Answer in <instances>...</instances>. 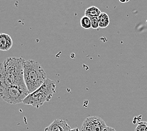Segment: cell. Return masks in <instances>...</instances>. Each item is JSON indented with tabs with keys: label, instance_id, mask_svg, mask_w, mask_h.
Returning a JSON list of instances; mask_svg holds the SVG:
<instances>
[{
	"label": "cell",
	"instance_id": "1",
	"mask_svg": "<svg viewBox=\"0 0 147 131\" xmlns=\"http://www.w3.org/2000/svg\"><path fill=\"white\" fill-rule=\"evenodd\" d=\"M25 61L22 57H10L0 63V87L13 85L26 86L24 81Z\"/></svg>",
	"mask_w": 147,
	"mask_h": 131
},
{
	"label": "cell",
	"instance_id": "6",
	"mask_svg": "<svg viewBox=\"0 0 147 131\" xmlns=\"http://www.w3.org/2000/svg\"><path fill=\"white\" fill-rule=\"evenodd\" d=\"M71 129V127L65 120L55 119L46 127L44 131H69Z\"/></svg>",
	"mask_w": 147,
	"mask_h": 131
},
{
	"label": "cell",
	"instance_id": "12",
	"mask_svg": "<svg viewBox=\"0 0 147 131\" xmlns=\"http://www.w3.org/2000/svg\"><path fill=\"white\" fill-rule=\"evenodd\" d=\"M90 19H91V28H92L93 29H98L99 27L98 17H93Z\"/></svg>",
	"mask_w": 147,
	"mask_h": 131
},
{
	"label": "cell",
	"instance_id": "8",
	"mask_svg": "<svg viewBox=\"0 0 147 131\" xmlns=\"http://www.w3.org/2000/svg\"><path fill=\"white\" fill-rule=\"evenodd\" d=\"M101 11L100 10L96 7V6H91L88 8H87L85 10L84 15L86 16H88L89 18H93V17H98V16L101 15Z\"/></svg>",
	"mask_w": 147,
	"mask_h": 131
},
{
	"label": "cell",
	"instance_id": "11",
	"mask_svg": "<svg viewBox=\"0 0 147 131\" xmlns=\"http://www.w3.org/2000/svg\"><path fill=\"white\" fill-rule=\"evenodd\" d=\"M135 131H147V122H141L136 126Z\"/></svg>",
	"mask_w": 147,
	"mask_h": 131
},
{
	"label": "cell",
	"instance_id": "7",
	"mask_svg": "<svg viewBox=\"0 0 147 131\" xmlns=\"http://www.w3.org/2000/svg\"><path fill=\"white\" fill-rule=\"evenodd\" d=\"M13 44L11 36L6 33H0V50L8 51Z\"/></svg>",
	"mask_w": 147,
	"mask_h": 131
},
{
	"label": "cell",
	"instance_id": "4",
	"mask_svg": "<svg viewBox=\"0 0 147 131\" xmlns=\"http://www.w3.org/2000/svg\"><path fill=\"white\" fill-rule=\"evenodd\" d=\"M28 95L26 86L13 85L0 87V97L11 105L23 103Z\"/></svg>",
	"mask_w": 147,
	"mask_h": 131
},
{
	"label": "cell",
	"instance_id": "3",
	"mask_svg": "<svg viewBox=\"0 0 147 131\" xmlns=\"http://www.w3.org/2000/svg\"><path fill=\"white\" fill-rule=\"evenodd\" d=\"M55 83L47 78L43 85L34 92L29 94L23 101L25 105H31L35 108H40L47 102H49L55 93Z\"/></svg>",
	"mask_w": 147,
	"mask_h": 131
},
{
	"label": "cell",
	"instance_id": "14",
	"mask_svg": "<svg viewBox=\"0 0 147 131\" xmlns=\"http://www.w3.org/2000/svg\"><path fill=\"white\" fill-rule=\"evenodd\" d=\"M69 131H80V130L79 128H78V127H76V128H74V129H71Z\"/></svg>",
	"mask_w": 147,
	"mask_h": 131
},
{
	"label": "cell",
	"instance_id": "9",
	"mask_svg": "<svg viewBox=\"0 0 147 131\" xmlns=\"http://www.w3.org/2000/svg\"><path fill=\"white\" fill-rule=\"evenodd\" d=\"M98 20L99 27L101 29H105L108 26L110 22L109 16L106 13H101V15L98 16Z\"/></svg>",
	"mask_w": 147,
	"mask_h": 131
},
{
	"label": "cell",
	"instance_id": "10",
	"mask_svg": "<svg viewBox=\"0 0 147 131\" xmlns=\"http://www.w3.org/2000/svg\"><path fill=\"white\" fill-rule=\"evenodd\" d=\"M80 23H81L82 27L85 29H89L91 28V19L88 16H86L85 15L82 16V18L81 19V21H80Z\"/></svg>",
	"mask_w": 147,
	"mask_h": 131
},
{
	"label": "cell",
	"instance_id": "2",
	"mask_svg": "<svg viewBox=\"0 0 147 131\" xmlns=\"http://www.w3.org/2000/svg\"><path fill=\"white\" fill-rule=\"evenodd\" d=\"M46 79V73L37 61L34 60H25L24 81L29 94L38 89Z\"/></svg>",
	"mask_w": 147,
	"mask_h": 131
},
{
	"label": "cell",
	"instance_id": "5",
	"mask_svg": "<svg viewBox=\"0 0 147 131\" xmlns=\"http://www.w3.org/2000/svg\"><path fill=\"white\" fill-rule=\"evenodd\" d=\"M106 127L105 120L101 117L91 116L83 121L81 131H103Z\"/></svg>",
	"mask_w": 147,
	"mask_h": 131
},
{
	"label": "cell",
	"instance_id": "13",
	"mask_svg": "<svg viewBox=\"0 0 147 131\" xmlns=\"http://www.w3.org/2000/svg\"><path fill=\"white\" fill-rule=\"evenodd\" d=\"M103 131H116L115 129L112 128V127H108L107 126L106 128L105 129V130Z\"/></svg>",
	"mask_w": 147,
	"mask_h": 131
}]
</instances>
